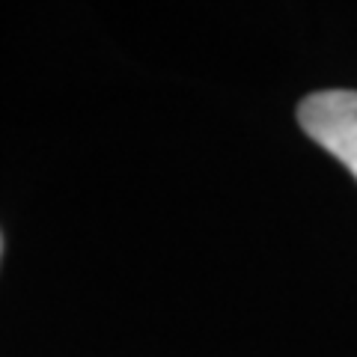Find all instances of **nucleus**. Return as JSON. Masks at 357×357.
I'll return each mask as SVG.
<instances>
[{
    "instance_id": "f257e3e1",
    "label": "nucleus",
    "mask_w": 357,
    "mask_h": 357,
    "mask_svg": "<svg viewBox=\"0 0 357 357\" xmlns=\"http://www.w3.org/2000/svg\"><path fill=\"white\" fill-rule=\"evenodd\" d=\"M298 122L321 149L342 161L357 178V93L321 89L298 105Z\"/></svg>"
}]
</instances>
